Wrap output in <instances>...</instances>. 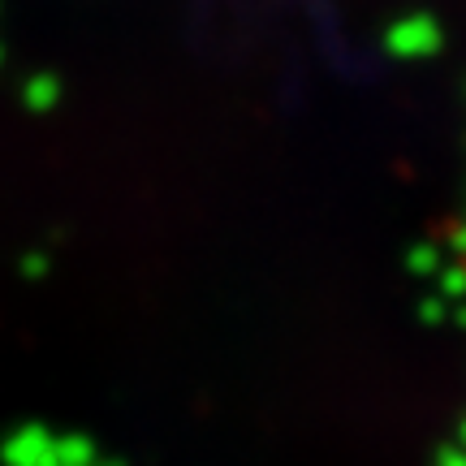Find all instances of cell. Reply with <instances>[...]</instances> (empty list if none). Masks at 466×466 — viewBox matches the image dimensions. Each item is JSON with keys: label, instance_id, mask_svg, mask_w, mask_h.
Returning <instances> with one entry per match:
<instances>
[]
</instances>
